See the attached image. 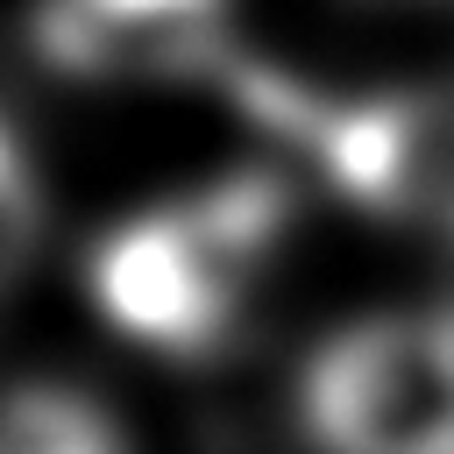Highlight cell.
Wrapping results in <instances>:
<instances>
[{"label": "cell", "instance_id": "obj_4", "mask_svg": "<svg viewBox=\"0 0 454 454\" xmlns=\"http://www.w3.org/2000/svg\"><path fill=\"white\" fill-rule=\"evenodd\" d=\"M28 50L71 85H213L241 43L234 0H35Z\"/></svg>", "mask_w": 454, "mask_h": 454}, {"label": "cell", "instance_id": "obj_5", "mask_svg": "<svg viewBox=\"0 0 454 454\" xmlns=\"http://www.w3.org/2000/svg\"><path fill=\"white\" fill-rule=\"evenodd\" d=\"M0 454H135V447L92 390L21 376L0 390Z\"/></svg>", "mask_w": 454, "mask_h": 454}, {"label": "cell", "instance_id": "obj_6", "mask_svg": "<svg viewBox=\"0 0 454 454\" xmlns=\"http://www.w3.org/2000/svg\"><path fill=\"white\" fill-rule=\"evenodd\" d=\"M35 241H43V184H35L21 135L0 121V305L21 284V270L35 262Z\"/></svg>", "mask_w": 454, "mask_h": 454}, {"label": "cell", "instance_id": "obj_1", "mask_svg": "<svg viewBox=\"0 0 454 454\" xmlns=\"http://www.w3.org/2000/svg\"><path fill=\"white\" fill-rule=\"evenodd\" d=\"M298 192L284 170H220L121 213L85 248V298L156 362H213L248 326L291 241Z\"/></svg>", "mask_w": 454, "mask_h": 454}, {"label": "cell", "instance_id": "obj_2", "mask_svg": "<svg viewBox=\"0 0 454 454\" xmlns=\"http://www.w3.org/2000/svg\"><path fill=\"white\" fill-rule=\"evenodd\" d=\"M213 92L355 213L454 248V78L312 85L234 50Z\"/></svg>", "mask_w": 454, "mask_h": 454}, {"label": "cell", "instance_id": "obj_3", "mask_svg": "<svg viewBox=\"0 0 454 454\" xmlns=\"http://www.w3.org/2000/svg\"><path fill=\"white\" fill-rule=\"evenodd\" d=\"M312 454H454V305H383L312 340L298 390Z\"/></svg>", "mask_w": 454, "mask_h": 454}]
</instances>
